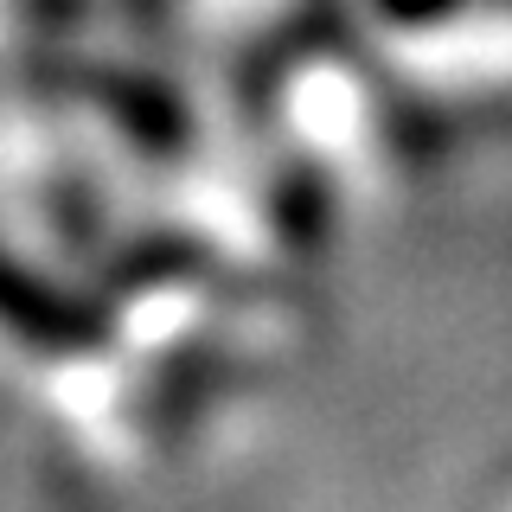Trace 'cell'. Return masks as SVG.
<instances>
[{
    "label": "cell",
    "instance_id": "2",
    "mask_svg": "<svg viewBox=\"0 0 512 512\" xmlns=\"http://www.w3.org/2000/svg\"><path fill=\"white\" fill-rule=\"evenodd\" d=\"M186 295H192V282H173V288H167V295H160V301H167V308H180V301H186ZM122 308H154V282H141V288H135V295H122ZM122 327H135V333H141V327H148V333H154V340H167V333H173V320H154V314H135V320H122Z\"/></svg>",
    "mask_w": 512,
    "mask_h": 512
},
{
    "label": "cell",
    "instance_id": "1",
    "mask_svg": "<svg viewBox=\"0 0 512 512\" xmlns=\"http://www.w3.org/2000/svg\"><path fill=\"white\" fill-rule=\"evenodd\" d=\"M263 96H269V122L320 173H372L404 160L391 103L372 84V71L359 58H346V45H308V52L276 58L263 71Z\"/></svg>",
    "mask_w": 512,
    "mask_h": 512
}]
</instances>
